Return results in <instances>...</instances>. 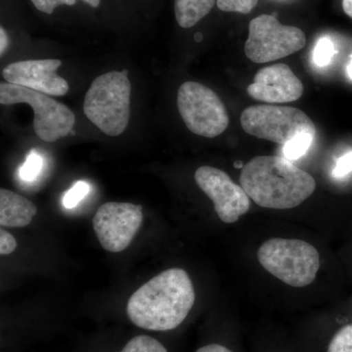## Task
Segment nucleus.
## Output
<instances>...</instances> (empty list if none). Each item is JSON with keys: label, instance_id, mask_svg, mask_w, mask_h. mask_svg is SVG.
<instances>
[{"label": "nucleus", "instance_id": "nucleus-1", "mask_svg": "<svg viewBox=\"0 0 352 352\" xmlns=\"http://www.w3.org/2000/svg\"><path fill=\"white\" fill-rule=\"evenodd\" d=\"M195 303V289L182 268L164 270L136 289L126 311L134 325L149 331H170L188 316Z\"/></svg>", "mask_w": 352, "mask_h": 352}, {"label": "nucleus", "instance_id": "nucleus-2", "mask_svg": "<svg viewBox=\"0 0 352 352\" xmlns=\"http://www.w3.org/2000/svg\"><path fill=\"white\" fill-rule=\"evenodd\" d=\"M240 184L256 205L272 210L298 207L316 188L309 173L278 156L252 157L243 166Z\"/></svg>", "mask_w": 352, "mask_h": 352}, {"label": "nucleus", "instance_id": "nucleus-3", "mask_svg": "<svg viewBox=\"0 0 352 352\" xmlns=\"http://www.w3.org/2000/svg\"><path fill=\"white\" fill-rule=\"evenodd\" d=\"M129 71H113L95 78L85 94L83 112L109 136L126 131L131 117V85Z\"/></svg>", "mask_w": 352, "mask_h": 352}, {"label": "nucleus", "instance_id": "nucleus-4", "mask_svg": "<svg viewBox=\"0 0 352 352\" xmlns=\"http://www.w3.org/2000/svg\"><path fill=\"white\" fill-rule=\"evenodd\" d=\"M258 258L267 272L295 288L311 284L320 268L318 251L302 240L273 238L265 241L259 247Z\"/></svg>", "mask_w": 352, "mask_h": 352}, {"label": "nucleus", "instance_id": "nucleus-5", "mask_svg": "<svg viewBox=\"0 0 352 352\" xmlns=\"http://www.w3.org/2000/svg\"><path fill=\"white\" fill-rule=\"evenodd\" d=\"M0 103L31 106L34 112V131L45 142H55L68 135L76 122L71 109L51 98L50 95L12 83H0Z\"/></svg>", "mask_w": 352, "mask_h": 352}, {"label": "nucleus", "instance_id": "nucleus-6", "mask_svg": "<svg viewBox=\"0 0 352 352\" xmlns=\"http://www.w3.org/2000/svg\"><path fill=\"white\" fill-rule=\"evenodd\" d=\"M177 108L184 124L197 135L214 138L228 127L226 106L214 90L201 83H183L178 89Z\"/></svg>", "mask_w": 352, "mask_h": 352}, {"label": "nucleus", "instance_id": "nucleus-7", "mask_svg": "<svg viewBox=\"0 0 352 352\" xmlns=\"http://www.w3.org/2000/svg\"><path fill=\"white\" fill-rule=\"evenodd\" d=\"M305 44L302 30L282 25L275 16L263 14L250 22L245 54L254 63H267L302 50Z\"/></svg>", "mask_w": 352, "mask_h": 352}, {"label": "nucleus", "instance_id": "nucleus-8", "mask_svg": "<svg viewBox=\"0 0 352 352\" xmlns=\"http://www.w3.org/2000/svg\"><path fill=\"white\" fill-rule=\"evenodd\" d=\"M241 126L250 135L285 145L302 132L316 135V127L302 110L281 106L256 105L245 109Z\"/></svg>", "mask_w": 352, "mask_h": 352}, {"label": "nucleus", "instance_id": "nucleus-9", "mask_svg": "<svg viewBox=\"0 0 352 352\" xmlns=\"http://www.w3.org/2000/svg\"><path fill=\"white\" fill-rule=\"evenodd\" d=\"M142 206L118 201H109L98 208L92 224L104 250L120 252L131 245L142 224Z\"/></svg>", "mask_w": 352, "mask_h": 352}, {"label": "nucleus", "instance_id": "nucleus-10", "mask_svg": "<svg viewBox=\"0 0 352 352\" xmlns=\"http://www.w3.org/2000/svg\"><path fill=\"white\" fill-rule=\"evenodd\" d=\"M195 182L212 201L215 212L224 223H234L249 212L251 198L226 171L212 166H201L196 170Z\"/></svg>", "mask_w": 352, "mask_h": 352}, {"label": "nucleus", "instance_id": "nucleus-11", "mask_svg": "<svg viewBox=\"0 0 352 352\" xmlns=\"http://www.w3.org/2000/svg\"><path fill=\"white\" fill-rule=\"evenodd\" d=\"M62 66L60 60H28L9 64L2 71L7 82L43 92L51 96H64L69 92V83L57 75Z\"/></svg>", "mask_w": 352, "mask_h": 352}, {"label": "nucleus", "instance_id": "nucleus-12", "mask_svg": "<svg viewBox=\"0 0 352 352\" xmlns=\"http://www.w3.org/2000/svg\"><path fill=\"white\" fill-rule=\"evenodd\" d=\"M248 94L265 103H288L298 100L303 85L286 64H275L261 69L247 88Z\"/></svg>", "mask_w": 352, "mask_h": 352}, {"label": "nucleus", "instance_id": "nucleus-13", "mask_svg": "<svg viewBox=\"0 0 352 352\" xmlns=\"http://www.w3.org/2000/svg\"><path fill=\"white\" fill-rule=\"evenodd\" d=\"M38 214V208L25 197L2 188L0 190V226L1 227H25L31 224Z\"/></svg>", "mask_w": 352, "mask_h": 352}, {"label": "nucleus", "instance_id": "nucleus-14", "mask_svg": "<svg viewBox=\"0 0 352 352\" xmlns=\"http://www.w3.org/2000/svg\"><path fill=\"white\" fill-rule=\"evenodd\" d=\"M217 0H175V19L183 29L194 27L205 18Z\"/></svg>", "mask_w": 352, "mask_h": 352}, {"label": "nucleus", "instance_id": "nucleus-15", "mask_svg": "<svg viewBox=\"0 0 352 352\" xmlns=\"http://www.w3.org/2000/svg\"><path fill=\"white\" fill-rule=\"evenodd\" d=\"M315 134L302 132L283 145V155L289 161H296L307 154L314 143Z\"/></svg>", "mask_w": 352, "mask_h": 352}, {"label": "nucleus", "instance_id": "nucleus-16", "mask_svg": "<svg viewBox=\"0 0 352 352\" xmlns=\"http://www.w3.org/2000/svg\"><path fill=\"white\" fill-rule=\"evenodd\" d=\"M43 156L36 150H32L25 163L20 166L19 177L25 182H34L43 171Z\"/></svg>", "mask_w": 352, "mask_h": 352}, {"label": "nucleus", "instance_id": "nucleus-17", "mask_svg": "<svg viewBox=\"0 0 352 352\" xmlns=\"http://www.w3.org/2000/svg\"><path fill=\"white\" fill-rule=\"evenodd\" d=\"M120 352H168L166 347L149 336H138L127 342Z\"/></svg>", "mask_w": 352, "mask_h": 352}, {"label": "nucleus", "instance_id": "nucleus-18", "mask_svg": "<svg viewBox=\"0 0 352 352\" xmlns=\"http://www.w3.org/2000/svg\"><path fill=\"white\" fill-rule=\"evenodd\" d=\"M337 50L335 44L330 38H321L317 41L314 50V62L317 67L324 68L332 62Z\"/></svg>", "mask_w": 352, "mask_h": 352}, {"label": "nucleus", "instance_id": "nucleus-19", "mask_svg": "<svg viewBox=\"0 0 352 352\" xmlns=\"http://www.w3.org/2000/svg\"><path fill=\"white\" fill-rule=\"evenodd\" d=\"M327 352H352V324L344 326L335 333Z\"/></svg>", "mask_w": 352, "mask_h": 352}, {"label": "nucleus", "instance_id": "nucleus-20", "mask_svg": "<svg viewBox=\"0 0 352 352\" xmlns=\"http://www.w3.org/2000/svg\"><path fill=\"white\" fill-rule=\"evenodd\" d=\"M90 185L87 182H78L72 187L69 191L66 192L63 198L64 207L72 210L75 208L89 194Z\"/></svg>", "mask_w": 352, "mask_h": 352}, {"label": "nucleus", "instance_id": "nucleus-21", "mask_svg": "<svg viewBox=\"0 0 352 352\" xmlns=\"http://www.w3.org/2000/svg\"><path fill=\"white\" fill-rule=\"evenodd\" d=\"M258 2V0H217V6L224 12L249 14Z\"/></svg>", "mask_w": 352, "mask_h": 352}, {"label": "nucleus", "instance_id": "nucleus-22", "mask_svg": "<svg viewBox=\"0 0 352 352\" xmlns=\"http://www.w3.org/2000/svg\"><path fill=\"white\" fill-rule=\"evenodd\" d=\"M32 4L38 10L46 14H52L58 6H73L76 0H31Z\"/></svg>", "mask_w": 352, "mask_h": 352}, {"label": "nucleus", "instance_id": "nucleus-23", "mask_svg": "<svg viewBox=\"0 0 352 352\" xmlns=\"http://www.w3.org/2000/svg\"><path fill=\"white\" fill-rule=\"evenodd\" d=\"M352 173V151L347 152L338 160L333 175L336 178H344Z\"/></svg>", "mask_w": 352, "mask_h": 352}, {"label": "nucleus", "instance_id": "nucleus-24", "mask_svg": "<svg viewBox=\"0 0 352 352\" xmlns=\"http://www.w3.org/2000/svg\"><path fill=\"white\" fill-rule=\"evenodd\" d=\"M17 248V241L10 233L4 230L3 227L0 229V254L1 256L12 254Z\"/></svg>", "mask_w": 352, "mask_h": 352}, {"label": "nucleus", "instance_id": "nucleus-25", "mask_svg": "<svg viewBox=\"0 0 352 352\" xmlns=\"http://www.w3.org/2000/svg\"><path fill=\"white\" fill-rule=\"evenodd\" d=\"M196 352H233L226 346L219 344H208V346H201Z\"/></svg>", "mask_w": 352, "mask_h": 352}, {"label": "nucleus", "instance_id": "nucleus-26", "mask_svg": "<svg viewBox=\"0 0 352 352\" xmlns=\"http://www.w3.org/2000/svg\"><path fill=\"white\" fill-rule=\"evenodd\" d=\"M8 36H7L6 30L3 28H0V53L1 56L3 55L4 51L6 50L7 46H8Z\"/></svg>", "mask_w": 352, "mask_h": 352}, {"label": "nucleus", "instance_id": "nucleus-27", "mask_svg": "<svg viewBox=\"0 0 352 352\" xmlns=\"http://www.w3.org/2000/svg\"><path fill=\"white\" fill-rule=\"evenodd\" d=\"M342 8L346 15L352 18V0H342Z\"/></svg>", "mask_w": 352, "mask_h": 352}, {"label": "nucleus", "instance_id": "nucleus-28", "mask_svg": "<svg viewBox=\"0 0 352 352\" xmlns=\"http://www.w3.org/2000/svg\"><path fill=\"white\" fill-rule=\"evenodd\" d=\"M82 1L87 2L88 6L94 7V8H97L100 6V0H82Z\"/></svg>", "mask_w": 352, "mask_h": 352}, {"label": "nucleus", "instance_id": "nucleus-29", "mask_svg": "<svg viewBox=\"0 0 352 352\" xmlns=\"http://www.w3.org/2000/svg\"><path fill=\"white\" fill-rule=\"evenodd\" d=\"M346 73L349 78L352 80V55L351 56V59H349V64H347Z\"/></svg>", "mask_w": 352, "mask_h": 352}, {"label": "nucleus", "instance_id": "nucleus-30", "mask_svg": "<svg viewBox=\"0 0 352 352\" xmlns=\"http://www.w3.org/2000/svg\"><path fill=\"white\" fill-rule=\"evenodd\" d=\"M195 41H198V43L203 41V34H200V32H197L195 34Z\"/></svg>", "mask_w": 352, "mask_h": 352}]
</instances>
